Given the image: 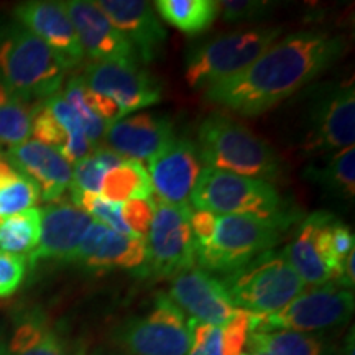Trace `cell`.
I'll list each match as a JSON object with an SVG mask.
<instances>
[{
    "mask_svg": "<svg viewBox=\"0 0 355 355\" xmlns=\"http://www.w3.org/2000/svg\"><path fill=\"white\" fill-rule=\"evenodd\" d=\"M295 217L260 219L254 216H217L209 241L194 243V259L207 273L237 272L248 261L272 250Z\"/></svg>",
    "mask_w": 355,
    "mask_h": 355,
    "instance_id": "obj_4",
    "label": "cell"
},
{
    "mask_svg": "<svg viewBox=\"0 0 355 355\" xmlns=\"http://www.w3.org/2000/svg\"><path fill=\"white\" fill-rule=\"evenodd\" d=\"M309 176L336 196L352 199L355 196V148L347 146L332 153L324 168Z\"/></svg>",
    "mask_w": 355,
    "mask_h": 355,
    "instance_id": "obj_29",
    "label": "cell"
},
{
    "mask_svg": "<svg viewBox=\"0 0 355 355\" xmlns=\"http://www.w3.org/2000/svg\"><path fill=\"white\" fill-rule=\"evenodd\" d=\"M105 170L102 163L94 157V153L87 155L86 158L79 159L73 165V180H71V193H101L102 180Z\"/></svg>",
    "mask_w": 355,
    "mask_h": 355,
    "instance_id": "obj_34",
    "label": "cell"
},
{
    "mask_svg": "<svg viewBox=\"0 0 355 355\" xmlns=\"http://www.w3.org/2000/svg\"><path fill=\"white\" fill-rule=\"evenodd\" d=\"M26 257L0 252V298H8L21 286L26 275Z\"/></svg>",
    "mask_w": 355,
    "mask_h": 355,
    "instance_id": "obj_37",
    "label": "cell"
},
{
    "mask_svg": "<svg viewBox=\"0 0 355 355\" xmlns=\"http://www.w3.org/2000/svg\"><path fill=\"white\" fill-rule=\"evenodd\" d=\"M248 349L259 355H331V345L318 334L296 331L250 332Z\"/></svg>",
    "mask_w": 355,
    "mask_h": 355,
    "instance_id": "obj_24",
    "label": "cell"
},
{
    "mask_svg": "<svg viewBox=\"0 0 355 355\" xmlns=\"http://www.w3.org/2000/svg\"><path fill=\"white\" fill-rule=\"evenodd\" d=\"M37 104L20 101L0 84V148L24 144L32 135V121Z\"/></svg>",
    "mask_w": 355,
    "mask_h": 355,
    "instance_id": "obj_28",
    "label": "cell"
},
{
    "mask_svg": "<svg viewBox=\"0 0 355 355\" xmlns=\"http://www.w3.org/2000/svg\"><path fill=\"white\" fill-rule=\"evenodd\" d=\"M188 332L189 347L186 355H222L220 327L191 318L188 321Z\"/></svg>",
    "mask_w": 355,
    "mask_h": 355,
    "instance_id": "obj_33",
    "label": "cell"
},
{
    "mask_svg": "<svg viewBox=\"0 0 355 355\" xmlns=\"http://www.w3.org/2000/svg\"><path fill=\"white\" fill-rule=\"evenodd\" d=\"M282 35V26H261L219 35L199 44L186 60V83L189 87L206 91L250 66Z\"/></svg>",
    "mask_w": 355,
    "mask_h": 355,
    "instance_id": "obj_6",
    "label": "cell"
},
{
    "mask_svg": "<svg viewBox=\"0 0 355 355\" xmlns=\"http://www.w3.org/2000/svg\"><path fill=\"white\" fill-rule=\"evenodd\" d=\"M321 211L313 212L300 225L298 234L288 243L282 257L286 263L295 270L304 285L322 286L331 283V273L326 263L319 255L316 243H314V230H316Z\"/></svg>",
    "mask_w": 355,
    "mask_h": 355,
    "instance_id": "obj_23",
    "label": "cell"
},
{
    "mask_svg": "<svg viewBox=\"0 0 355 355\" xmlns=\"http://www.w3.org/2000/svg\"><path fill=\"white\" fill-rule=\"evenodd\" d=\"M83 86L84 84H83L81 76H79V74H74V76L69 78V81L64 86V91L61 92V96H63L64 99L71 104V107L78 112L83 123L84 135H86V139L91 141V145L96 148L97 141L104 139L105 132H107L109 127L105 125V122L101 121L94 112H91V109L84 104Z\"/></svg>",
    "mask_w": 355,
    "mask_h": 355,
    "instance_id": "obj_31",
    "label": "cell"
},
{
    "mask_svg": "<svg viewBox=\"0 0 355 355\" xmlns=\"http://www.w3.org/2000/svg\"><path fill=\"white\" fill-rule=\"evenodd\" d=\"M155 204L153 199H132L121 206V216L123 224L137 237L146 239L150 225L153 220Z\"/></svg>",
    "mask_w": 355,
    "mask_h": 355,
    "instance_id": "obj_36",
    "label": "cell"
},
{
    "mask_svg": "<svg viewBox=\"0 0 355 355\" xmlns=\"http://www.w3.org/2000/svg\"><path fill=\"white\" fill-rule=\"evenodd\" d=\"M42 232V211L37 207L0 222V252L28 257L37 248Z\"/></svg>",
    "mask_w": 355,
    "mask_h": 355,
    "instance_id": "obj_27",
    "label": "cell"
},
{
    "mask_svg": "<svg viewBox=\"0 0 355 355\" xmlns=\"http://www.w3.org/2000/svg\"><path fill=\"white\" fill-rule=\"evenodd\" d=\"M64 261L79 263L91 272L110 270H144L146 261V239L123 235L94 220L83 241Z\"/></svg>",
    "mask_w": 355,
    "mask_h": 355,
    "instance_id": "obj_13",
    "label": "cell"
},
{
    "mask_svg": "<svg viewBox=\"0 0 355 355\" xmlns=\"http://www.w3.org/2000/svg\"><path fill=\"white\" fill-rule=\"evenodd\" d=\"M99 194L105 201L122 206L132 199L152 198V181L146 168L140 162L125 159L105 173Z\"/></svg>",
    "mask_w": 355,
    "mask_h": 355,
    "instance_id": "obj_25",
    "label": "cell"
},
{
    "mask_svg": "<svg viewBox=\"0 0 355 355\" xmlns=\"http://www.w3.org/2000/svg\"><path fill=\"white\" fill-rule=\"evenodd\" d=\"M241 355H259V354H241Z\"/></svg>",
    "mask_w": 355,
    "mask_h": 355,
    "instance_id": "obj_40",
    "label": "cell"
},
{
    "mask_svg": "<svg viewBox=\"0 0 355 355\" xmlns=\"http://www.w3.org/2000/svg\"><path fill=\"white\" fill-rule=\"evenodd\" d=\"M40 199L42 194L38 186L20 173L15 180L0 188V219L3 220L19 212L32 209Z\"/></svg>",
    "mask_w": 355,
    "mask_h": 355,
    "instance_id": "obj_30",
    "label": "cell"
},
{
    "mask_svg": "<svg viewBox=\"0 0 355 355\" xmlns=\"http://www.w3.org/2000/svg\"><path fill=\"white\" fill-rule=\"evenodd\" d=\"M219 13L225 24H247L265 19L273 10L272 2L260 0H222L217 2Z\"/></svg>",
    "mask_w": 355,
    "mask_h": 355,
    "instance_id": "obj_32",
    "label": "cell"
},
{
    "mask_svg": "<svg viewBox=\"0 0 355 355\" xmlns=\"http://www.w3.org/2000/svg\"><path fill=\"white\" fill-rule=\"evenodd\" d=\"M6 159L38 186L43 201L56 202L69 189L73 166L56 148L32 139L8 148Z\"/></svg>",
    "mask_w": 355,
    "mask_h": 355,
    "instance_id": "obj_20",
    "label": "cell"
},
{
    "mask_svg": "<svg viewBox=\"0 0 355 355\" xmlns=\"http://www.w3.org/2000/svg\"><path fill=\"white\" fill-rule=\"evenodd\" d=\"M109 355H125V354H109Z\"/></svg>",
    "mask_w": 355,
    "mask_h": 355,
    "instance_id": "obj_41",
    "label": "cell"
},
{
    "mask_svg": "<svg viewBox=\"0 0 355 355\" xmlns=\"http://www.w3.org/2000/svg\"><path fill=\"white\" fill-rule=\"evenodd\" d=\"M354 293L336 283H326L301 293L273 314H252L250 332H314L349 322L354 314Z\"/></svg>",
    "mask_w": 355,
    "mask_h": 355,
    "instance_id": "obj_8",
    "label": "cell"
},
{
    "mask_svg": "<svg viewBox=\"0 0 355 355\" xmlns=\"http://www.w3.org/2000/svg\"><path fill=\"white\" fill-rule=\"evenodd\" d=\"M220 332L222 355H241L250 334V313L237 308L229 321L220 327Z\"/></svg>",
    "mask_w": 355,
    "mask_h": 355,
    "instance_id": "obj_35",
    "label": "cell"
},
{
    "mask_svg": "<svg viewBox=\"0 0 355 355\" xmlns=\"http://www.w3.org/2000/svg\"><path fill=\"white\" fill-rule=\"evenodd\" d=\"M189 206L216 216H254L260 219L288 216L285 202L272 183L234 173L202 168Z\"/></svg>",
    "mask_w": 355,
    "mask_h": 355,
    "instance_id": "obj_5",
    "label": "cell"
},
{
    "mask_svg": "<svg viewBox=\"0 0 355 355\" xmlns=\"http://www.w3.org/2000/svg\"><path fill=\"white\" fill-rule=\"evenodd\" d=\"M42 211V232L35 250L26 257L28 261L61 260L64 261L79 245L89 227L91 216L71 202H50Z\"/></svg>",
    "mask_w": 355,
    "mask_h": 355,
    "instance_id": "obj_21",
    "label": "cell"
},
{
    "mask_svg": "<svg viewBox=\"0 0 355 355\" xmlns=\"http://www.w3.org/2000/svg\"><path fill=\"white\" fill-rule=\"evenodd\" d=\"M104 139L109 148L121 157L135 162H148L176 137L175 125L165 115L139 112L110 125Z\"/></svg>",
    "mask_w": 355,
    "mask_h": 355,
    "instance_id": "obj_19",
    "label": "cell"
},
{
    "mask_svg": "<svg viewBox=\"0 0 355 355\" xmlns=\"http://www.w3.org/2000/svg\"><path fill=\"white\" fill-rule=\"evenodd\" d=\"M148 175L152 181V196L158 201L188 206L202 162L194 141L175 139L158 155L148 159Z\"/></svg>",
    "mask_w": 355,
    "mask_h": 355,
    "instance_id": "obj_14",
    "label": "cell"
},
{
    "mask_svg": "<svg viewBox=\"0 0 355 355\" xmlns=\"http://www.w3.org/2000/svg\"><path fill=\"white\" fill-rule=\"evenodd\" d=\"M345 40L327 32H298L275 42L250 66L204 91L211 104L245 117L277 107L309 86L345 53Z\"/></svg>",
    "mask_w": 355,
    "mask_h": 355,
    "instance_id": "obj_1",
    "label": "cell"
},
{
    "mask_svg": "<svg viewBox=\"0 0 355 355\" xmlns=\"http://www.w3.org/2000/svg\"><path fill=\"white\" fill-rule=\"evenodd\" d=\"M235 308L252 314H273L300 296L306 285L283 257L265 252L225 277Z\"/></svg>",
    "mask_w": 355,
    "mask_h": 355,
    "instance_id": "obj_7",
    "label": "cell"
},
{
    "mask_svg": "<svg viewBox=\"0 0 355 355\" xmlns=\"http://www.w3.org/2000/svg\"><path fill=\"white\" fill-rule=\"evenodd\" d=\"M114 340L125 355H186L188 319L170 296L159 293L152 311L121 324L114 332Z\"/></svg>",
    "mask_w": 355,
    "mask_h": 355,
    "instance_id": "obj_9",
    "label": "cell"
},
{
    "mask_svg": "<svg viewBox=\"0 0 355 355\" xmlns=\"http://www.w3.org/2000/svg\"><path fill=\"white\" fill-rule=\"evenodd\" d=\"M155 10L184 35L206 32L219 15L216 0H158Z\"/></svg>",
    "mask_w": 355,
    "mask_h": 355,
    "instance_id": "obj_26",
    "label": "cell"
},
{
    "mask_svg": "<svg viewBox=\"0 0 355 355\" xmlns=\"http://www.w3.org/2000/svg\"><path fill=\"white\" fill-rule=\"evenodd\" d=\"M196 146L207 168L268 183L282 175V158L272 146L227 115L214 114L204 119Z\"/></svg>",
    "mask_w": 355,
    "mask_h": 355,
    "instance_id": "obj_3",
    "label": "cell"
},
{
    "mask_svg": "<svg viewBox=\"0 0 355 355\" xmlns=\"http://www.w3.org/2000/svg\"><path fill=\"white\" fill-rule=\"evenodd\" d=\"M110 24L132 44L139 63H152L165 50L168 32L145 0H96Z\"/></svg>",
    "mask_w": 355,
    "mask_h": 355,
    "instance_id": "obj_18",
    "label": "cell"
},
{
    "mask_svg": "<svg viewBox=\"0 0 355 355\" xmlns=\"http://www.w3.org/2000/svg\"><path fill=\"white\" fill-rule=\"evenodd\" d=\"M84 55L92 61L119 64H140L132 44L110 24L96 0H68L63 2Z\"/></svg>",
    "mask_w": 355,
    "mask_h": 355,
    "instance_id": "obj_15",
    "label": "cell"
},
{
    "mask_svg": "<svg viewBox=\"0 0 355 355\" xmlns=\"http://www.w3.org/2000/svg\"><path fill=\"white\" fill-rule=\"evenodd\" d=\"M66 71L60 56L19 21L0 25V84L10 94L40 104L60 92Z\"/></svg>",
    "mask_w": 355,
    "mask_h": 355,
    "instance_id": "obj_2",
    "label": "cell"
},
{
    "mask_svg": "<svg viewBox=\"0 0 355 355\" xmlns=\"http://www.w3.org/2000/svg\"><path fill=\"white\" fill-rule=\"evenodd\" d=\"M0 222H2V219H0Z\"/></svg>",
    "mask_w": 355,
    "mask_h": 355,
    "instance_id": "obj_42",
    "label": "cell"
},
{
    "mask_svg": "<svg viewBox=\"0 0 355 355\" xmlns=\"http://www.w3.org/2000/svg\"><path fill=\"white\" fill-rule=\"evenodd\" d=\"M79 76L87 89L114 101L122 119L162 101V84L140 64L91 61Z\"/></svg>",
    "mask_w": 355,
    "mask_h": 355,
    "instance_id": "obj_11",
    "label": "cell"
},
{
    "mask_svg": "<svg viewBox=\"0 0 355 355\" xmlns=\"http://www.w3.org/2000/svg\"><path fill=\"white\" fill-rule=\"evenodd\" d=\"M170 300L196 321L217 327L224 326L237 309L224 282L199 266H191L173 277Z\"/></svg>",
    "mask_w": 355,
    "mask_h": 355,
    "instance_id": "obj_16",
    "label": "cell"
},
{
    "mask_svg": "<svg viewBox=\"0 0 355 355\" xmlns=\"http://www.w3.org/2000/svg\"><path fill=\"white\" fill-rule=\"evenodd\" d=\"M355 89L352 84L329 87L311 110L306 148L318 153H336L354 146Z\"/></svg>",
    "mask_w": 355,
    "mask_h": 355,
    "instance_id": "obj_12",
    "label": "cell"
},
{
    "mask_svg": "<svg viewBox=\"0 0 355 355\" xmlns=\"http://www.w3.org/2000/svg\"><path fill=\"white\" fill-rule=\"evenodd\" d=\"M13 17L15 21L46 43L68 69L76 68L86 58L63 2L30 0L19 3Z\"/></svg>",
    "mask_w": 355,
    "mask_h": 355,
    "instance_id": "obj_17",
    "label": "cell"
},
{
    "mask_svg": "<svg viewBox=\"0 0 355 355\" xmlns=\"http://www.w3.org/2000/svg\"><path fill=\"white\" fill-rule=\"evenodd\" d=\"M19 175L20 173L17 171L6 158L0 157V188H2V186H6L7 183H10V181L15 180Z\"/></svg>",
    "mask_w": 355,
    "mask_h": 355,
    "instance_id": "obj_38",
    "label": "cell"
},
{
    "mask_svg": "<svg viewBox=\"0 0 355 355\" xmlns=\"http://www.w3.org/2000/svg\"><path fill=\"white\" fill-rule=\"evenodd\" d=\"M153 199L155 212L146 241V261L140 275L155 278L175 277L191 268L194 259V239L191 232V206H176Z\"/></svg>",
    "mask_w": 355,
    "mask_h": 355,
    "instance_id": "obj_10",
    "label": "cell"
},
{
    "mask_svg": "<svg viewBox=\"0 0 355 355\" xmlns=\"http://www.w3.org/2000/svg\"><path fill=\"white\" fill-rule=\"evenodd\" d=\"M6 355H84V349L63 334L40 309H28L15 322Z\"/></svg>",
    "mask_w": 355,
    "mask_h": 355,
    "instance_id": "obj_22",
    "label": "cell"
},
{
    "mask_svg": "<svg viewBox=\"0 0 355 355\" xmlns=\"http://www.w3.org/2000/svg\"><path fill=\"white\" fill-rule=\"evenodd\" d=\"M0 355H6V340L0 339Z\"/></svg>",
    "mask_w": 355,
    "mask_h": 355,
    "instance_id": "obj_39",
    "label": "cell"
}]
</instances>
